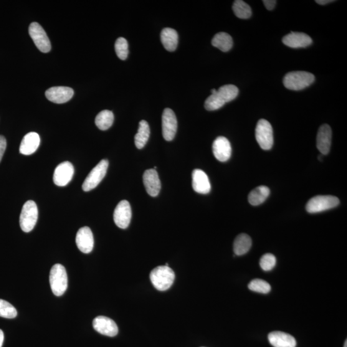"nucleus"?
Returning <instances> with one entry per match:
<instances>
[{
    "label": "nucleus",
    "mask_w": 347,
    "mask_h": 347,
    "mask_svg": "<svg viewBox=\"0 0 347 347\" xmlns=\"http://www.w3.org/2000/svg\"><path fill=\"white\" fill-rule=\"evenodd\" d=\"M248 288L251 291H254V292L267 294L270 292L272 288L268 283L267 281L262 279H254L250 282L248 284Z\"/></svg>",
    "instance_id": "obj_30"
},
{
    "label": "nucleus",
    "mask_w": 347,
    "mask_h": 347,
    "mask_svg": "<svg viewBox=\"0 0 347 347\" xmlns=\"http://www.w3.org/2000/svg\"><path fill=\"white\" fill-rule=\"evenodd\" d=\"M115 49L119 59L126 60L128 56V43L125 38L119 37L116 40Z\"/></svg>",
    "instance_id": "obj_32"
},
{
    "label": "nucleus",
    "mask_w": 347,
    "mask_h": 347,
    "mask_svg": "<svg viewBox=\"0 0 347 347\" xmlns=\"http://www.w3.org/2000/svg\"><path fill=\"white\" fill-rule=\"evenodd\" d=\"M252 245V240L249 235L242 234L238 235L234 243L235 254L243 255L249 252Z\"/></svg>",
    "instance_id": "obj_25"
},
{
    "label": "nucleus",
    "mask_w": 347,
    "mask_h": 347,
    "mask_svg": "<svg viewBox=\"0 0 347 347\" xmlns=\"http://www.w3.org/2000/svg\"><path fill=\"white\" fill-rule=\"evenodd\" d=\"M161 40L165 49L169 52L175 51L178 44V34L171 28H165L161 32Z\"/></svg>",
    "instance_id": "obj_23"
},
{
    "label": "nucleus",
    "mask_w": 347,
    "mask_h": 347,
    "mask_svg": "<svg viewBox=\"0 0 347 347\" xmlns=\"http://www.w3.org/2000/svg\"><path fill=\"white\" fill-rule=\"evenodd\" d=\"M38 218L37 205L34 201H28L22 208L19 224L24 232H31L36 224Z\"/></svg>",
    "instance_id": "obj_5"
},
{
    "label": "nucleus",
    "mask_w": 347,
    "mask_h": 347,
    "mask_svg": "<svg viewBox=\"0 0 347 347\" xmlns=\"http://www.w3.org/2000/svg\"><path fill=\"white\" fill-rule=\"evenodd\" d=\"M333 0H316V2L319 5H324L328 4L333 2Z\"/></svg>",
    "instance_id": "obj_36"
},
{
    "label": "nucleus",
    "mask_w": 347,
    "mask_h": 347,
    "mask_svg": "<svg viewBox=\"0 0 347 347\" xmlns=\"http://www.w3.org/2000/svg\"><path fill=\"white\" fill-rule=\"evenodd\" d=\"M332 140V130L328 124H323L319 129L316 146L322 155H326L330 151Z\"/></svg>",
    "instance_id": "obj_20"
},
{
    "label": "nucleus",
    "mask_w": 347,
    "mask_h": 347,
    "mask_svg": "<svg viewBox=\"0 0 347 347\" xmlns=\"http://www.w3.org/2000/svg\"><path fill=\"white\" fill-rule=\"evenodd\" d=\"M76 244L78 250L84 253H89L94 247V239L89 227L81 228L76 235Z\"/></svg>",
    "instance_id": "obj_16"
},
{
    "label": "nucleus",
    "mask_w": 347,
    "mask_h": 347,
    "mask_svg": "<svg viewBox=\"0 0 347 347\" xmlns=\"http://www.w3.org/2000/svg\"><path fill=\"white\" fill-rule=\"evenodd\" d=\"M29 34L35 46L40 52L48 53L51 50V44L49 37L43 27L36 22L32 23L29 29Z\"/></svg>",
    "instance_id": "obj_9"
},
{
    "label": "nucleus",
    "mask_w": 347,
    "mask_h": 347,
    "mask_svg": "<svg viewBox=\"0 0 347 347\" xmlns=\"http://www.w3.org/2000/svg\"><path fill=\"white\" fill-rule=\"evenodd\" d=\"M132 212L131 205L126 200H123L118 204L114 212V221L116 226L121 229H126L130 224Z\"/></svg>",
    "instance_id": "obj_11"
},
{
    "label": "nucleus",
    "mask_w": 347,
    "mask_h": 347,
    "mask_svg": "<svg viewBox=\"0 0 347 347\" xmlns=\"http://www.w3.org/2000/svg\"><path fill=\"white\" fill-rule=\"evenodd\" d=\"M233 11L235 16L240 19H248L252 16V9L249 5L242 0H237L233 4Z\"/></svg>",
    "instance_id": "obj_29"
},
{
    "label": "nucleus",
    "mask_w": 347,
    "mask_h": 347,
    "mask_svg": "<svg viewBox=\"0 0 347 347\" xmlns=\"http://www.w3.org/2000/svg\"><path fill=\"white\" fill-rule=\"evenodd\" d=\"M213 153L215 158L221 162H225L232 155V147L230 141L224 136H219L213 143Z\"/></svg>",
    "instance_id": "obj_14"
},
{
    "label": "nucleus",
    "mask_w": 347,
    "mask_h": 347,
    "mask_svg": "<svg viewBox=\"0 0 347 347\" xmlns=\"http://www.w3.org/2000/svg\"><path fill=\"white\" fill-rule=\"evenodd\" d=\"M233 43L232 37L226 32L217 33L212 40L213 46L224 52H229L232 49Z\"/></svg>",
    "instance_id": "obj_24"
},
{
    "label": "nucleus",
    "mask_w": 347,
    "mask_h": 347,
    "mask_svg": "<svg viewBox=\"0 0 347 347\" xmlns=\"http://www.w3.org/2000/svg\"><path fill=\"white\" fill-rule=\"evenodd\" d=\"M74 92L72 88L65 86H56L46 91L45 95L48 100L55 104L67 103L72 98Z\"/></svg>",
    "instance_id": "obj_15"
},
{
    "label": "nucleus",
    "mask_w": 347,
    "mask_h": 347,
    "mask_svg": "<svg viewBox=\"0 0 347 347\" xmlns=\"http://www.w3.org/2000/svg\"><path fill=\"white\" fill-rule=\"evenodd\" d=\"M114 115L112 111L104 110L96 116L95 124L102 131L107 130L113 125Z\"/></svg>",
    "instance_id": "obj_28"
},
{
    "label": "nucleus",
    "mask_w": 347,
    "mask_h": 347,
    "mask_svg": "<svg viewBox=\"0 0 347 347\" xmlns=\"http://www.w3.org/2000/svg\"><path fill=\"white\" fill-rule=\"evenodd\" d=\"M150 279L154 288L160 291L169 290L175 279L174 271L166 266H159L150 273Z\"/></svg>",
    "instance_id": "obj_2"
},
{
    "label": "nucleus",
    "mask_w": 347,
    "mask_h": 347,
    "mask_svg": "<svg viewBox=\"0 0 347 347\" xmlns=\"http://www.w3.org/2000/svg\"><path fill=\"white\" fill-rule=\"evenodd\" d=\"M39 144L40 137L37 133L34 132L28 133L22 141L19 148L20 153L24 155H30L37 151Z\"/></svg>",
    "instance_id": "obj_22"
},
{
    "label": "nucleus",
    "mask_w": 347,
    "mask_h": 347,
    "mask_svg": "<svg viewBox=\"0 0 347 347\" xmlns=\"http://www.w3.org/2000/svg\"><path fill=\"white\" fill-rule=\"evenodd\" d=\"M50 283L55 296H62L68 288L67 271L63 265L55 264L50 270Z\"/></svg>",
    "instance_id": "obj_4"
},
{
    "label": "nucleus",
    "mask_w": 347,
    "mask_h": 347,
    "mask_svg": "<svg viewBox=\"0 0 347 347\" xmlns=\"http://www.w3.org/2000/svg\"><path fill=\"white\" fill-rule=\"evenodd\" d=\"M178 129V121L174 111L170 108L165 109L162 115V133L166 141L173 140Z\"/></svg>",
    "instance_id": "obj_10"
},
{
    "label": "nucleus",
    "mask_w": 347,
    "mask_h": 347,
    "mask_svg": "<svg viewBox=\"0 0 347 347\" xmlns=\"http://www.w3.org/2000/svg\"><path fill=\"white\" fill-rule=\"evenodd\" d=\"M270 190L268 187L260 186L253 190L248 196V201L253 206L263 203L270 196Z\"/></svg>",
    "instance_id": "obj_26"
},
{
    "label": "nucleus",
    "mask_w": 347,
    "mask_h": 347,
    "mask_svg": "<svg viewBox=\"0 0 347 347\" xmlns=\"http://www.w3.org/2000/svg\"><path fill=\"white\" fill-rule=\"evenodd\" d=\"M268 340L274 347H296V341L293 336L283 332H272L268 335Z\"/></svg>",
    "instance_id": "obj_21"
},
{
    "label": "nucleus",
    "mask_w": 347,
    "mask_h": 347,
    "mask_svg": "<svg viewBox=\"0 0 347 347\" xmlns=\"http://www.w3.org/2000/svg\"><path fill=\"white\" fill-rule=\"evenodd\" d=\"M344 347H347V341L346 340L345 341V342H344Z\"/></svg>",
    "instance_id": "obj_38"
},
{
    "label": "nucleus",
    "mask_w": 347,
    "mask_h": 347,
    "mask_svg": "<svg viewBox=\"0 0 347 347\" xmlns=\"http://www.w3.org/2000/svg\"><path fill=\"white\" fill-rule=\"evenodd\" d=\"M17 311L13 305L2 299H0V317L12 319L16 318Z\"/></svg>",
    "instance_id": "obj_31"
},
{
    "label": "nucleus",
    "mask_w": 347,
    "mask_h": 347,
    "mask_svg": "<svg viewBox=\"0 0 347 347\" xmlns=\"http://www.w3.org/2000/svg\"><path fill=\"white\" fill-rule=\"evenodd\" d=\"M4 340V332L0 329V347H2L3 345Z\"/></svg>",
    "instance_id": "obj_37"
},
{
    "label": "nucleus",
    "mask_w": 347,
    "mask_h": 347,
    "mask_svg": "<svg viewBox=\"0 0 347 347\" xmlns=\"http://www.w3.org/2000/svg\"><path fill=\"white\" fill-rule=\"evenodd\" d=\"M192 187L199 194H209L211 190L209 177L201 169H195L192 172Z\"/></svg>",
    "instance_id": "obj_19"
},
{
    "label": "nucleus",
    "mask_w": 347,
    "mask_h": 347,
    "mask_svg": "<svg viewBox=\"0 0 347 347\" xmlns=\"http://www.w3.org/2000/svg\"><path fill=\"white\" fill-rule=\"evenodd\" d=\"M7 148V140L4 136L0 135V162L3 158Z\"/></svg>",
    "instance_id": "obj_34"
},
{
    "label": "nucleus",
    "mask_w": 347,
    "mask_h": 347,
    "mask_svg": "<svg viewBox=\"0 0 347 347\" xmlns=\"http://www.w3.org/2000/svg\"><path fill=\"white\" fill-rule=\"evenodd\" d=\"M283 44L293 49L306 48L312 44L313 40L310 35L302 32H291L283 37Z\"/></svg>",
    "instance_id": "obj_18"
},
{
    "label": "nucleus",
    "mask_w": 347,
    "mask_h": 347,
    "mask_svg": "<svg viewBox=\"0 0 347 347\" xmlns=\"http://www.w3.org/2000/svg\"><path fill=\"white\" fill-rule=\"evenodd\" d=\"M239 94V89L237 86L227 85L219 88L217 92L207 98L205 103V108L208 111L219 110L225 104L234 100Z\"/></svg>",
    "instance_id": "obj_1"
},
{
    "label": "nucleus",
    "mask_w": 347,
    "mask_h": 347,
    "mask_svg": "<svg viewBox=\"0 0 347 347\" xmlns=\"http://www.w3.org/2000/svg\"><path fill=\"white\" fill-rule=\"evenodd\" d=\"M315 77L313 73L296 71L287 73L283 78V83L289 90L299 91L305 89L315 82Z\"/></svg>",
    "instance_id": "obj_3"
},
{
    "label": "nucleus",
    "mask_w": 347,
    "mask_h": 347,
    "mask_svg": "<svg viewBox=\"0 0 347 347\" xmlns=\"http://www.w3.org/2000/svg\"><path fill=\"white\" fill-rule=\"evenodd\" d=\"M74 174V167L69 161L60 164L55 169L54 182L59 187H65L70 183Z\"/></svg>",
    "instance_id": "obj_12"
},
{
    "label": "nucleus",
    "mask_w": 347,
    "mask_h": 347,
    "mask_svg": "<svg viewBox=\"0 0 347 347\" xmlns=\"http://www.w3.org/2000/svg\"><path fill=\"white\" fill-rule=\"evenodd\" d=\"M277 264V259L275 255L271 253H267L262 256L260 260V266L265 272H270L275 268Z\"/></svg>",
    "instance_id": "obj_33"
},
{
    "label": "nucleus",
    "mask_w": 347,
    "mask_h": 347,
    "mask_svg": "<svg viewBox=\"0 0 347 347\" xmlns=\"http://www.w3.org/2000/svg\"><path fill=\"white\" fill-rule=\"evenodd\" d=\"M263 3H264L265 7H267L268 10L272 11V10L275 8L277 1H275V0H264Z\"/></svg>",
    "instance_id": "obj_35"
},
{
    "label": "nucleus",
    "mask_w": 347,
    "mask_h": 347,
    "mask_svg": "<svg viewBox=\"0 0 347 347\" xmlns=\"http://www.w3.org/2000/svg\"><path fill=\"white\" fill-rule=\"evenodd\" d=\"M339 200L333 196H317L311 198L306 205V210L310 214L326 211L338 207Z\"/></svg>",
    "instance_id": "obj_7"
},
{
    "label": "nucleus",
    "mask_w": 347,
    "mask_h": 347,
    "mask_svg": "<svg viewBox=\"0 0 347 347\" xmlns=\"http://www.w3.org/2000/svg\"><path fill=\"white\" fill-rule=\"evenodd\" d=\"M108 166V161L106 159H103L97 164V166L92 169L83 184L84 191H92L98 186V185L105 178Z\"/></svg>",
    "instance_id": "obj_8"
},
{
    "label": "nucleus",
    "mask_w": 347,
    "mask_h": 347,
    "mask_svg": "<svg viewBox=\"0 0 347 347\" xmlns=\"http://www.w3.org/2000/svg\"><path fill=\"white\" fill-rule=\"evenodd\" d=\"M143 181L147 192L152 197L158 196L161 189V182L155 169H149L144 172Z\"/></svg>",
    "instance_id": "obj_17"
},
{
    "label": "nucleus",
    "mask_w": 347,
    "mask_h": 347,
    "mask_svg": "<svg viewBox=\"0 0 347 347\" xmlns=\"http://www.w3.org/2000/svg\"><path fill=\"white\" fill-rule=\"evenodd\" d=\"M150 136V128L146 120H141L139 123L138 133L135 136L136 148L141 149L144 148Z\"/></svg>",
    "instance_id": "obj_27"
},
{
    "label": "nucleus",
    "mask_w": 347,
    "mask_h": 347,
    "mask_svg": "<svg viewBox=\"0 0 347 347\" xmlns=\"http://www.w3.org/2000/svg\"><path fill=\"white\" fill-rule=\"evenodd\" d=\"M93 326L98 333L110 337L117 335L118 329L116 323L106 316H100L93 321Z\"/></svg>",
    "instance_id": "obj_13"
},
{
    "label": "nucleus",
    "mask_w": 347,
    "mask_h": 347,
    "mask_svg": "<svg viewBox=\"0 0 347 347\" xmlns=\"http://www.w3.org/2000/svg\"><path fill=\"white\" fill-rule=\"evenodd\" d=\"M256 140L263 150H270L273 146V132L269 121L261 119L258 121L255 129Z\"/></svg>",
    "instance_id": "obj_6"
}]
</instances>
